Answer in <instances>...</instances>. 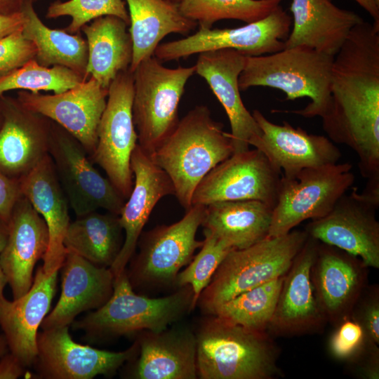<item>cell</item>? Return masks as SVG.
Segmentation results:
<instances>
[{
  "label": "cell",
  "mask_w": 379,
  "mask_h": 379,
  "mask_svg": "<svg viewBox=\"0 0 379 379\" xmlns=\"http://www.w3.org/2000/svg\"><path fill=\"white\" fill-rule=\"evenodd\" d=\"M319 241L308 236L284 277L267 330L279 335L319 331L326 320L318 305L312 281V267Z\"/></svg>",
  "instance_id": "ac0fdd59"
},
{
  "label": "cell",
  "mask_w": 379,
  "mask_h": 379,
  "mask_svg": "<svg viewBox=\"0 0 379 379\" xmlns=\"http://www.w3.org/2000/svg\"><path fill=\"white\" fill-rule=\"evenodd\" d=\"M305 230L270 237L228 253L202 291L197 304L211 314L219 305L241 293L286 274L302 248Z\"/></svg>",
  "instance_id": "8992f818"
},
{
  "label": "cell",
  "mask_w": 379,
  "mask_h": 379,
  "mask_svg": "<svg viewBox=\"0 0 379 379\" xmlns=\"http://www.w3.org/2000/svg\"><path fill=\"white\" fill-rule=\"evenodd\" d=\"M128 25L118 17L106 15L81 28L88 47L85 80L91 76L101 87L108 90L119 73L129 69L133 44L126 30Z\"/></svg>",
  "instance_id": "f546056e"
},
{
  "label": "cell",
  "mask_w": 379,
  "mask_h": 379,
  "mask_svg": "<svg viewBox=\"0 0 379 379\" xmlns=\"http://www.w3.org/2000/svg\"><path fill=\"white\" fill-rule=\"evenodd\" d=\"M9 351L6 338L0 333V359Z\"/></svg>",
  "instance_id": "f907efd6"
},
{
  "label": "cell",
  "mask_w": 379,
  "mask_h": 379,
  "mask_svg": "<svg viewBox=\"0 0 379 379\" xmlns=\"http://www.w3.org/2000/svg\"><path fill=\"white\" fill-rule=\"evenodd\" d=\"M366 267L357 257L321 242L312 267L315 296L326 321L350 317L366 289Z\"/></svg>",
  "instance_id": "d6986e66"
},
{
  "label": "cell",
  "mask_w": 379,
  "mask_h": 379,
  "mask_svg": "<svg viewBox=\"0 0 379 379\" xmlns=\"http://www.w3.org/2000/svg\"><path fill=\"white\" fill-rule=\"evenodd\" d=\"M34 58L0 77V97L8 91L23 89L33 93L53 91L63 93L80 84L84 78L74 71L60 65L45 67Z\"/></svg>",
  "instance_id": "d590c367"
},
{
  "label": "cell",
  "mask_w": 379,
  "mask_h": 379,
  "mask_svg": "<svg viewBox=\"0 0 379 379\" xmlns=\"http://www.w3.org/2000/svg\"><path fill=\"white\" fill-rule=\"evenodd\" d=\"M130 20L133 56L129 70L133 72L144 60L154 55L160 41L175 33L188 36L198 26L185 17L178 4L165 0H126Z\"/></svg>",
  "instance_id": "f1b7e54d"
},
{
  "label": "cell",
  "mask_w": 379,
  "mask_h": 379,
  "mask_svg": "<svg viewBox=\"0 0 379 379\" xmlns=\"http://www.w3.org/2000/svg\"><path fill=\"white\" fill-rule=\"evenodd\" d=\"M8 284L7 279L6 277V275L4 272H3L1 266H0V302L2 300V299L4 298V289L6 286V285Z\"/></svg>",
  "instance_id": "681fc988"
},
{
  "label": "cell",
  "mask_w": 379,
  "mask_h": 379,
  "mask_svg": "<svg viewBox=\"0 0 379 379\" xmlns=\"http://www.w3.org/2000/svg\"><path fill=\"white\" fill-rule=\"evenodd\" d=\"M246 58L234 49H219L199 53L194 65L195 73L206 80L227 114L234 153L248 150L250 141L260 134L240 95L239 77Z\"/></svg>",
  "instance_id": "44dd1931"
},
{
  "label": "cell",
  "mask_w": 379,
  "mask_h": 379,
  "mask_svg": "<svg viewBox=\"0 0 379 379\" xmlns=\"http://www.w3.org/2000/svg\"><path fill=\"white\" fill-rule=\"evenodd\" d=\"M350 363L356 364L357 373L363 378H379V350L378 345L368 343L362 352Z\"/></svg>",
  "instance_id": "7bdbcfd3"
},
{
  "label": "cell",
  "mask_w": 379,
  "mask_h": 379,
  "mask_svg": "<svg viewBox=\"0 0 379 379\" xmlns=\"http://www.w3.org/2000/svg\"><path fill=\"white\" fill-rule=\"evenodd\" d=\"M132 191L119 215L124 232L121 249L109 267L116 277L124 272L133 256L138 239L153 208L168 195H175L172 181L152 157L137 145L131 158Z\"/></svg>",
  "instance_id": "ffe728a7"
},
{
  "label": "cell",
  "mask_w": 379,
  "mask_h": 379,
  "mask_svg": "<svg viewBox=\"0 0 379 379\" xmlns=\"http://www.w3.org/2000/svg\"><path fill=\"white\" fill-rule=\"evenodd\" d=\"M22 196L19 180L9 178L0 171V218L8 222L12 211Z\"/></svg>",
  "instance_id": "b9f144b4"
},
{
  "label": "cell",
  "mask_w": 379,
  "mask_h": 379,
  "mask_svg": "<svg viewBox=\"0 0 379 379\" xmlns=\"http://www.w3.org/2000/svg\"><path fill=\"white\" fill-rule=\"evenodd\" d=\"M284 275L239 293L211 314L246 328L266 331L272 318Z\"/></svg>",
  "instance_id": "836d02e7"
},
{
  "label": "cell",
  "mask_w": 379,
  "mask_h": 379,
  "mask_svg": "<svg viewBox=\"0 0 379 379\" xmlns=\"http://www.w3.org/2000/svg\"><path fill=\"white\" fill-rule=\"evenodd\" d=\"M195 66L168 68L154 55L133 72V118L138 145L151 156L178 125V107Z\"/></svg>",
  "instance_id": "52a82bcc"
},
{
  "label": "cell",
  "mask_w": 379,
  "mask_h": 379,
  "mask_svg": "<svg viewBox=\"0 0 379 379\" xmlns=\"http://www.w3.org/2000/svg\"><path fill=\"white\" fill-rule=\"evenodd\" d=\"M60 270V296L44 318L42 330L69 326L80 313L102 307L113 292L114 276L111 270L96 266L72 251H67Z\"/></svg>",
  "instance_id": "cb8c5ba5"
},
{
  "label": "cell",
  "mask_w": 379,
  "mask_h": 379,
  "mask_svg": "<svg viewBox=\"0 0 379 379\" xmlns=\"http://www.w3.org/2000/svg\"><path fill=\"white\" fill-rule=\"evenodd\" d=\"M175 324L159 333L140 332L137 340L138 358L129 372V378H198L195 332L187 326Z\"/></svg>",
  "instance_id": "484cf974"
},
{
  "label": "cell",
  "mask_w": 379,
  "mask_h": 379,
  "mask_svg": "<svg viewBox=\"0 0 379 379\" xmlns=\"http://www.w3.org/2000/svg\"><path fill=\"white\" fill-rule=\"evenodd\" d=\"M8 236V222L0 218V253L4 248Z\"/></svg>",
  "instance_id": "c3c4849f"
},
{
  "label": "cell",
  "mask_w": 379,
  "mask_h": 379,
  "mask_svg": "<svg viewBox=\"0 0 379 379\" xmlns=\"http://www.w3.org/2000/svg\"><path fill=\"white\" fill-rule=\"evenodd\" d=\"M334 57L305 46L285 48L259 56H246L239 77L244 91L251 87L279 89L286 100L307 97L311 101L302 109L275 110L305 118L322 117L330 100V86Z\"/></svg>",
  "instance_id": "277c9868"
},
{
  "label": "cell",
  "mask_w": 379,
  "mask_h": 379,
  "mask_svg": "<svg viewBox=\"0 0 379 379\" xmlns=\"http://www.w3.org/2000/svg\"><path fill=\"white\" fill-rule=\"evenodd\" d=\"M375 1L379 5V0H375Z\"/></svg>",
  "instance_id": "db71d44e"
},
{
  "label": "cell",
  "mask_w": 379,
  "mask_h": 379,
  "mask_svg": "<svg viewBox=\"0 0 379 379\" xmlns=\"http://www.w3.org/2000/svg\"><path fill=\"white\" fill-rule=\"evenodd\" d=\"M2 119V113H1V103H0V124Z\"/></svg>",
  "instance_id": "f5cc1de1"
},
{
  "label": "cell",
  "mask_w": 379,
  "mask_h": 379,
  "mask_svg": "<svg viewBox=\"0 0 379 379\" xmlns=\"http://www.w3.org/2000/svg\"><path fill=\"white\" fill-rule=\"evenodd\" d=\"M32 1H34V0H32Z\"/></svg>",
  "instance_id": "11a10c76"
},
{
  "label": "cell",
  "mask_w": 379,
  "mask_h": 379,
  "mask_svg": "<svg viewBox=\"0 0 379 379\" xmlns=\"http://www.w3.org/2000/svg\"><path fill=\"white\" fill-rule=\"evenodd\" d=\"M20 360L8 351L0 359V379H16L27 375Z\"/></svg>",
  "instance_id": "ee69618b"
},
{
  "label": "cell",
  "mask_w": 379,
  "mask_h": 379,
  "mask_svg": "<svg viewBox=\"0 0 379 379\" xmlns=\"http://www.w3.org/2000/svg\"><path fill=\"white\" fill-rule=\"evenodd\" d=\"M321 118L328 138L356 153L361 175L379 176V26L357 24L334 56Z\"/></svg>",
  "instance_id": "6da1fadb"
},
{
  "label": "cell",
  "mask_w": 379,
  "mask_h": 379,
  "mask_svg": "<svg viewBox=\"0 0 379 379\" xmlns=\"http://www.w3.org/2000/svg\"><path fill=\"white\" fill-rule=\"evenodd\" d=\"M272 211L258 200L215 202L206 206L201 225L232 248L242 249L267 237Z\"/></svg>",
  "instance_id": "4dcf8cb0"
},
{
  "label": "cell",
  "mask_w": 379,
  "mask_h": 379,
  "mask_svg": "<svg viewBox=\"0 0 379 379\" xmlns=\"http://www.w3.org/2000/svg\"><path fill=\"white\" fill-rule=\"evenodd\" d=\"M365 290L357 301L351 317L363 328L371 344L379 345V291L378 287Z\"/></svg>",
  "instance_id": "60d3db41"
},
{
  "label": "cell",
  "mask_w": 379,
  "mask_h": 379,
  "mask_svg": "<svg viewBox=\"0 0 379 379\" xmlns=\"http://www.w3.org/2000/svg\"><path fill=\"white\" fill-rule=\"evenodd\" d=\"M34 44L25 39L22 28L0 39V77L34 58Z\"/></svg>",
  "instance_id": "ab89813d"
},
{
  "label": "cell",
  "mask_w": 379,
  "mask_h": 379,
  "mask_svg": "<svg viewBox=\"0 0 379 379\" xmlns=\"http://www.w3.org/2000/svg\"><path fill=\"white\" fill-rule=\"evenodd\" d=\"M208 315L195 332L198 378L272 379L281 375L278 350L267 331Z\"/></svg>",
  "instance_id": "3957f363"
},
{
  "label": "cell",
  "mask_w": 379,
  "mask_h": 379,
  "mask_svg": "<svg viewBox=\"0 0 379 379\" xmlns=\"http://www.w3.org/2000/svg\"><path fill=\"white\" fill-rule=\"evenodd\" d=\"M58 274V271L47 276L40 266L25 294L0 302V327L9 351L25 367L32 366L36 356L38 330L55 294Z\"/></svg>",
  "instance_id": "603a6c76"
},
{
  "label": "cell",
  "mask_w": 379,
  "mask_h": 379,
  "mask_svg": "<svg viewBox=\"0 0 379 379\" xmlns=\"http://www.w3.org/2000/svg\"><path fill=\"white\" fill-rule=\"evenodd\" d=\"M234 153L230 133L215 121L208 107L198 105L180 119L150 156L173 182L175 196L186 210L204 177Z\"/></svg>",
  "instance_id": "7a4b0ae2"
},
{
  "label": "cell",
  "mask_w": 379,
  "mask_h": 379,
  "mask_svg": "<svg viewBox=\"0 0 379 379\" xmlns=\"http://www.w3.org/2000/svg\"><path fill=\"white\" fill-rule=\"evenodd\" d=\"M32 2L25 0L22 5L20 11L24 17L22 32L25 39L34 44L37 62L45 67H67L85 79L88 61L86 42L79 36L46 26L34 11Z\"/></svg>",
  "instance_id": "d6a6232c"
},
{
  "label": "cell",
  "mask_w": 379,
  "mask_h": 379,
  "mask_svg": "<svg viewBox=\"0 0 379 379\" xmlns=\"http://www.w3.org/2000/svg\"><path fill=\"white\" fill-rule=\"evenodd\" d=\"M379 178L368 179L365 188L344 194L331 211L312 220L308 236L359 258L366 267L379 269Z\"/></svg>",
  "instance_id": "9c48e42d"
},
{
  "label": "cell",
  "mask_w": 379,
  "mask_h": 379,
  "mask_svg": "<svg viewBox=\"0 0 379 379\" xmlns=\"http://www.w3.org/2000/svg\"><path fill=\"white\" fill-rule=\"evenodd\" d=\"M25 0H0V14H10L20 11Z\"/></svg>",
  "instance_id": "7dc6e473"
},
{
  "label": "cell",
  "mask_w": 379,
  "mask_h": 379,
  "mask_svg": "<svg viewBox=\"0 0 379 379\" xmlns=\"http://www.w3.org/2000/svg\"><path fill=\"white\" fill-rule=\"evenodd\" d=\"M48 154L77 217L99 209L119 215L126 199L94 167L81 144L62 128L51 130Z\"/></svg>",
  "instance_id": "7c38bea8"
},
{
  "label": "cell",
  "mask_w": 379,
  "mask_h": 379,
  "mask_svg": "<svg viewBox=\"0 0 379 379\" xmlns=\"http://www.w3.org/2000/svg\"><path fill=\"white\" fill-rule=\"evenodd\" d=\"M46 225L27 198L22 196L8 221V236L0 253V266L9 284L13 298L31 288L36 262L43 259L48 246Z\"/></svg>",
  "instance_id": "7402d4cb"
},
{
  "label": "cell",
  "mask_w": 379,
  "mask_h": 379,
  "mask_svg": "<svg viewBox=\"0 0 379 379\" xmlns=\"http://www.w3.org/2000/svg\"><path fill=\"white\" fill-rule=\"evenodd\" d=\"M368 343L363 328L350 317L337 324L336 329L330 338L328 349L336 359L352 362Z\"/></svg>",
  "instance_id": "f35d334b"
},
{
  "label": "cell",
  "mask_w": 379,
  "mask_h": 379,
  "mask_svg": "<svg viewBox=\"0 0 379 379\" xmlns=\"http://www.w3.org/2000/svg\"><path fill=\"white\" fill-rule=\"evenodd\" d=\"M106 15L118 17L129 25L128 11L123 0L55 1L49 5L46 14L48 18L69 16L72 21L67 29L70 33L77 32L91 20Z\"/></svg>",
  "instance_id": "74e56055"
},
{
  "label": "cell",
  "mask_w": 379,
  "mask_h": 379,
  "mask_svg": "<svg viewBox=\"0 0 379 379\" xmlns=\"http://www.w3.org/2000/svg\"><path fill=\"white\" fill-rule=\"evenodd\" d=\"M205 211V206L192 205L179 221L141 234L139 252L126 268L133 289L175 286L178 274L203 244L196 234Z\"/></svg>",
  "instance_id": "ba28073f"
},
{
  "label": "cell",
  "mask_w": 379,
  "mask_h": 379,
  "mask_svg": "<svg viewBox=\"0 0 379 379\" xmlns=\"http://www.w3.org/2000/svg\"><path fill=\"white\" fill-rule=\"evenodd\" d=\"M195 308L190 286L166 296L150 298L133 288L126 269L114 277L113 292L105 304L74 321L75 330L87 339L98 340L133 335L144 331L161 332L178 323Z\"/></svg>",
  "instance_id": "5b68a950"
},
{
  "label": "cell",
  "mask_w": 379,
  "mask_h": 379,
  "mask_svg": "<svg viewBox=\"0 0 379 379\" xmlns=\"http://www.w3.org/2000/svg\"><path fill=\"white\" fill-rule=\"evenodd\" d=\"M350 163L305 168L282 175L267 237L286 234L302 221L324 217L355 180Z\"/></svg>",
  "instance_id": "30bf717a"
},
{
  "label": "cell",
  "mask_w": 379,
  "mask_h": 379,
  "mask_svg": "<svg viewBox=\"0 0 379 379\" xmlns=\"http://www.w3.org/2000/svg\"><path fill=\"white\" fill-rule=\"evenodd\" d=\"M37 353L32 365L36 378L92 379L112 376L138 354L135 342L128 349L111 352L75 342L69 326L44 329L37 335Z\"/></svg>",
  "instance_id": "9a60e30c"
},
{
  "label": "cell",
  "mask_w": 379,
  "mask_h": 379,
  "mask_svg": "<svg viewBox=\"0 0 379 379\" xmlns=\"http://www.w3.org/2000/svg\"><path fill=\"white\" fill-rule=\"evenodd\" d=\"M290 10L293 27L284 48L305 46L333 57L353 27L364 20L331 0H292Z\"/></svg>",
  "instance_id": "83f0119b"
},
{
  "label": "cell",
  "mask_w": 379,
  "mask_h": 379,
  "mask_svg": "<svg viewBox=\"0 0 379 379\" xmlns=\"http://www.w3.org/2000/svg\"><path fill=\"white\" fill-rule=\"evenodd\" d=\"M24 17L21 11L0 14V39L22 28Z\"/></svg>",
  "instance_id": "f6af8a7d"
},
{
  "label": "cell",
  "mask_w": 379,
  "mask_h": 379,
  "mask_svg": "<svg viewBox=\"0 0 379 379\" xmlns=\"http://www.w3.org/2000/svg\"><path fill=\"white\" fill-rule=\"evenodd\" d=\"M252 115L260 134L249 145L260 150L284 177H293L305 168L338 163L342 157L328 137L308 133L287 121L272 123L258 109Z\"/></svg>",
  "instance_id": "e0dca14e"
},
{
  "label": "cell",
  "mask_w": 379,
  "mask_h": 379,
  "mask_svg": "<svg viewBox=\"0 0 379 379\" xmlns=\"http://www.w3.org/2000/svg\"><path fill=\"white\" fill-rule=\"evenodd\" d=\"M119 215L94 211L70 222L64 246L93 265L109 268L123 246Z\"/></svg>",
  "instance_id": "1f68e13d"
},
{
  "label": "cell",
  "mask_w": 379,
  "mask_h": 379,
  "mask_svg": "<svg viewBox=\"0 0 379 379\" xmlns=\"http://www.w3.org/2000/svg\"><path fill=\"white\" fill-rule=\"evenodd\" d=\"M282 172L259 149L234 153L208 172L197 186L192 205L258 200L276 204Z\"/></svg>",
  "instance_id": "5bb4252c"
},
{
  "label": "cell",
  "mask_w": 379,
  "mask_h": 379,
  "mask_svg": "<svg viewBox=\"0 0 379 379\" xmlns=\"http://www.w3.org/2000/svg\"><path fill=\"white\" fill-rule=\"evenodd\" d=\"M291 17L281 6L264 18L232 29H199L182 39L159 44L154 56L160 62L178 60L203 52L230 48L246 56H259L284 48Z\"/></svg>",
  "instance_id": "4fadbf2b"
},
{
  "label": "cell",
  "mask_w": 379,
  "mask_h": 379,
  "mask_svg": "<svg viewBox=\"0 0 379 379\" xmlns=\"http://www.w3.org/2000/svg\"><path fill=\"white\" fill-rule=\"evenodd\" d=\"M107 95L108 90L90 77L61 93H20L18 101L26 109L56 122L91 157L96 147L98 127Z\"/></svg>",
  "instance_id": "2e32d148"
},
{
  "label": "cell",
  "mask_w": 379,
  "mask_h": 379,
  "mask_svg": "<svg viewBox=\"0 0 379 379\" xmlns=\"http://www.w3.org/2000/svg\"><path fill=\"white\" fill-rule=\"evenodd\" d=\"M0 103V171L19 180L48 155L51 129L18 100Z\"/></svg>",
  "instance_id": "d4e9b609"
},
{
  "label": "cell",
  "mask_w": 379,
  "mask_h": 379,
  "mask_svg": "<svg viewBox=\"0 0 379 379\" xmlns=\"http://www.w3.org/2000/svg\"><path fill=\"white\" fill-rule=\"evenodd\" d=\"M133 77L121 72L108 88L107 103L97 131V144L90 157L126 200L133 185L132 153L138 145L133 118Z\"/></svg>",
  "instance_id": "8fae6325"
},
{
  "label": "cell",
  "mask_w": 379,
  "mask_h": 379,
  "mask_svg": "<svg viewBox=\"0 0 379 379\" xmlns=\"http://www.w3.org/2000/svg\"><path fill=\"white\" fill-rule=\"evenodd\" d=\"M22 196L44 219L49 241L42 269L49 276L60 270L67 253L65 237L70 223L69 204L49 154L19 179Z\"/></svg>",
  "instance_id": "4316f807"
},
{
  "label": "cell",
  "mask_w": 379,
  "mask_h": 379,
  "mask_svg": "<svg viewBox=\"0 0 379 379\" xmlns=\"http://www.w3.org/2000/svg\"><path fill=\"white\" fill-rule=\"evenodd\" d=\"M333 1V0H331ZM373 19V25L379 26V5L375 0H354Z\"/></svg>",
  "instance_id": "bcb514c9"
},
{
  "label": "cell",
  "mask_w": 379,
  "mask_h": 379,
  "mask_svg": "<svg viewBox=\"0 0 379 379\" xmlns=\"http://www.w3.org/2000/svg\"><path fill=\"white\" fill-rule=\"evenodd\" d=\"M204 233L205 238L199 252L183 270L179 272L175 280L177 288L184 286L192 288L195 306L222 261L233 250L210 232L204 231Z\"/></svg>",
  "instance_id": "8d00e7d4"
},
{
  "label": "cell",
  "mask_w": 379,
  "mask_h": 379,
  "mask_svg": "<svg viewBox=\"0 0 379 379\" xmlns=\"http://www.w3.org/2000/svg\"><path fill=\"white\" fill-rule=\"evenodd\" d=\"M165 1H169L173 4H178L180 1V0H165Z\"/></svg>",
  "instance_id": "816d5d0a"
},
{
  "label": "cell",
  "mask_w": 379,
  "mask_h": 379,
  "mask_svg": "<svg viewBox=\"0 0 379 379\" xmlns=\"http://www.w3.org/2000/svg\"><path fill=\"white\" fill-rule=\"evenodd\" d=\"M282 0H180L178 7L199 29H211L221 20L251 23L260 20L281 6Z\"/></svg>",
  "instance_id": "e575fe53"
}]
</instances>
